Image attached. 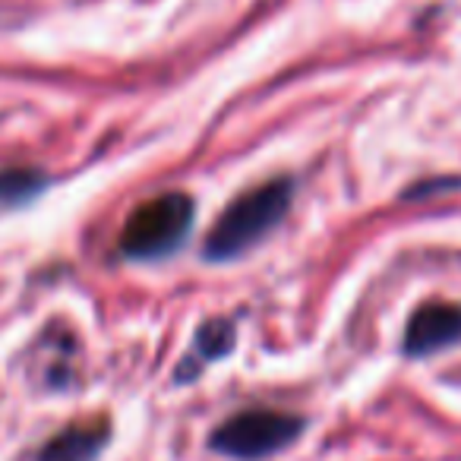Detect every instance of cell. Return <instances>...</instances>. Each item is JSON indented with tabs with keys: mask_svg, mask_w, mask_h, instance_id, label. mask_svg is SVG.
<instances>
[{
	"mask_svg": "<svg viewBox=\"0 0 461 461\" xmlns=\"http://www.w3.org/2000/svg\"><path fill=\"white\" fill-rule=\"evenodd\" d=\"M291 199H294V184L288 177L269 180V184L238 196L212 228L209 240H205V259L224 263V259H238L240 253L257 247L288 215Z\"/></svg>",
	"mask_w": 461,
	"mask_h": 461,
	"instance_id": "6da1fadb",
	"label": "cell"
},
{
	"mask_svg": "<svg viewBox=\"0 0 461 461\" xmlns=\"http://www.w3.org/2000/svg\"><path fill=\"white\" fill-rule=\"evenodd\" d=\"M196 218V205L186 193H161L142 203L121 230V253L127 259L171 257L186 240Z\"/></svg>",
	"mask_w": 461,
	"mask_h": 461,
	"instance_id": "7a4b0ae2",
	"label": "cell"
},
{
	"mask_svg": "<svg viewBox=\"0 0 461 461\" xmlns=\"http://www.w3.org/2000/svg\"><path fill=\"white\" fill-rule=\"evenodd\" d=\"M303 433V420L288 411L253 408L228 417L212 433V448L238 461H259L288 448Z\"/></svg>",
	"mask_w": 461,
	"mask_h": 461,
	"instance_id": "3957f363",
	"label": "cell"
},
{
	"mask_svg": "<svg viewBox=\"0 0 461 461\" xmlns=\"http://www.w3.org/2000/svg\"><path fill=\"white\" fill-rule=\"evenodd\" d=\"M461 341V307L458 303H423L408 322L404 354L427 357L433 351Z\"/></svg>",
	"mask_w": 461,
	"mask_h": 461,
	"instance_id": "277c9868",
	"label": "cell"
},
{
	"mask_svg": "<svg viewBox=\"0 0 461 461\" xmlns=\"http://www.w3.org/2000/svg\"><path fill=\"white\" fill-rule=\"evenodd\" d=\"M104 442H108L104 423H77L48 439V446L39 452V461H98Z\"/></svg>",
	"mask_w": 461,
	"mask_h": 461,
	"instance_id": "5b68a950",
	"label": "cell"
},
{
	"mask_svg": "<svg viewBox=\"0 0 461 461\" xmlns=\"http://www.w3.org/2000/svg\"><path fill=\"white\" fill-rule=\"evenodd\" d=\"M48 186V177L35 167H7L0 171V205H23Z\"/></svg>",
	"mask_w": 461,
	"mask_h": 461,
	"instance_id": "8992f818",
	"label": "cell"
},
{
	"mask_svg": "<svg viewBox=\"0 0 461 461\" xmlns=\"http://www.w3.org/2000/svg\"><path fill=\"white\" fill-rule=\"evenodd\" d=\"M230 345H234V326H230V322H224V320L205 322V326L199 329L196 354H193V357L215 360V357H221Z\"/></svg>",
	"mask_w": 461,
	"mask_h": 461,
	"instance_id": "52a82bcc",
	"label": "cell"
}]
</instances>
